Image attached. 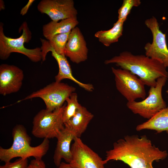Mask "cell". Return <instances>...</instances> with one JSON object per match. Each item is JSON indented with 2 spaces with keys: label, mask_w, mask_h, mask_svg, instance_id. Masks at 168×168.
Masks as SVG:
<instances>
[{
  "label": "cell",
  "mask_w": 168,
  "mask_h": 168,
  "mask_svg": "<svg viewBox=\"0 0 168 168\" xmlns=\"http://www.w3.org/2000/svg\"><path fill=\"white\" fill-rule=\"evenodd\" d=\"M65 105L53 111L40 110L34 117L31 133L35 137L49 139L56 138L64 128L63 114Z\"/></svg>",
  "instance_id": "5b68a950"
},
{
  "label": "cell",
  "mask_w": 168,
  "mask_h": 168,
  "mask_svg": "<svg viewBox=\"0 0 168 168\" xmlns=\"http://www.w3.org/2000/svg\"><path fill=\"white\" fill-rule=\"evenodd\" d=\"M3 24L0 23V58L6 60L13 52L22 54L27 57L31 61L38 62L42 60L40 48L29 49L24 44L27 43L32 37L31 31L26 21H24L19 28V32L22 30L21 35L18 38H13L6 36L4 33Z\"/></svg>",
  "instance_id": "277c9868"
},
{
  "label": "cell",
  "mask_w": 168,
  "mask_h": 168,
  "mask_svg": "<svg viewBox=\"0 0 168 168\" xmlns=\"http://www.w3.org/2000/svg\"><path fill=\"white\" fill-rule=\"evenodd\" d=\"M141 3L140 0H124L118 11V20L124 22L133 7L139 6Z\"/></svg>",
  "instance_id": "7402d4cb"
},
{
  "label": "cell",
  "mask_w": 168,
  "mask_h": 168,
  "mask_svg": "<svg viewBox=\"0 0 168 168\" xmlns=\"http://www.w3.org/2000/svg\"><path fill=\"white\" fill-rule=\"evenodd\" d=\"M75 136L68 128H64L59 133L56 138L57 142L53 156L54 162L57 167L62 159L68 163L72 160V154L70 144Z\"/></svg>",
  "instance_id": "9a60e30c"
},
{
  "label": "cell",
  "mask_w": 168,
  "mask_h": 168,
  "mask_svg": "<svg viewBox=\"0 0 168 168\" xmlns=\"http://www.w3.org/2000/svg\"><path fill=\"white\" fill-rule=\"evenodd\" d=\"M166 151L152 145L146 136L127 135L114 142L113 148L106 152L105 160L120 161L131 168H154L153 163L165 159Z\"/></svg>",
  "instance_id": "6da1fadb"
},
{
  "label": "cell",
  "mask_w": 168,
  "mask_h": 168,
  "mask_svg": "<svg viewBox=\"0 0 168 168\" xmlns=\"http://www.w3.org/2000/svg\"><path fill=\"white\" fill-rule=\"evenodd\" d=\"M87 44L79 28L76 27L70 32L64 52L65 56L73 63L78 64L88 58Z\"/></svg>",
  "instance_id": "5bb4252c"
},
{
  "label": "cell",
  "mask_w": 168,
  "mask_h": 168,
  "mask_svg": "<svg viewBox=\"0 0 168 168\" xmlns=\"http://www.w3.org/2000/svg\"><path fill=\"white\" fill-rule=\"evenodd\" d=\"M144 23L151 31L153 38L152 43H147L144 46L145 55L168 67V48L166 34L160 30L159 23L155 17L146 19Z\"/></svg>",
  "instance_id": "9c48e42d"
},
{
  "label": "cell",
  "mask_w": 168,
  "mask_h": 168,
  "mask_svg": "<svg viewBox=\"0 0 168 168\" xmlns=\"http://www.w3.org/2000/svg\"><path fill=\"white\" fill-rule=\"evenodd\" d=\"M104 63L114 64L120 68L129 71L139 77L145 85L150 87L156 86L159 78L164 77L168 79L166 68L146 55H135L129 51H124L105 60Z\"/></svg>",
  "instance_id": "7a4b0ae2"
},
{
  "label": "cell",
  "mask_w": 168,
  "mask_h": 168,
  "mask_svg": "<svg viewBox=\"0 0 168 168\" xmlns=\"http://www.w3.org/2000/svg\"><path fill=\"white\" fill-rule=\"evenodd\" d=\"M56 168H74L69 163L61 162Z\"/></svg>",
  "instance_id": "484cf974"
},
{
  "label": "cell",
  "mask_w": 168,
  "mask_h": 168,
  "mask_svg": "<svg viewBox=\"0 0 168 168\" xmlns=\"http://www.w3.org/2000/svg\"><path fill=\"white\" fill-rule=\"evenodd\" d=\"M40 40L42 44L40 48L42 61L46 60L48 53L51 52L52 56L58 63L59 70L57 74L55 77V81L60 82L63 79H68L88 91L91 92L94 90V87L92 84L83 83L75 78L72 75L71 66L65 55L57 54L50 46L47 40L42 38H40Z\"/></svg>",
  "instance_id": "8fae6325"
},
{
  "label": "cell",
  "mask_w": 168,
  "mask_h": 168,
  "mask_svg": "<svg viewBox=\"0 0 168 168\" xmlns=\"http://www.w3.org/2000/svg\"><path fill=\"white\" fill-rule=\"evenodd\" d=\"M166 92L168 94V89L166 90Z\"/></svg>",
  "instance_id": "83f0119b"
},
{
  "label": "cell",
  "mask_w": 168,
  "mask_h": 168,
  "mask_svg": "<svg viewBox=\"0 0 168 168\" xmlns=\"http://www.w3.org/2000/svg\"><path fill=\"white\" fill-rule=\"evenodd\" d=\"M28 162V158H20L13 162L5 163L4 165L0 166V168H27Z\"/></svg>",
  "instance_id": "603a6c76"
},
{
  "label": "cell",
  "mask_w": 168,
  "mask_h": 168,
  "mask_svg": "<svg viewBox=\"0 0 168 168\" xmlns=\"http://www.w3.org/2000/svg\"><path fill=\"white\" fill-rule=\"evenodd\" d=\"M168 79L163 77L157 79L155 86L150 87L148 96L140 101L127 102V107L133 113L148 119L166 107L162 95L163 87Z\"/></svg>",
  "instance_id": "8992f818"
},
{
  "label": "cell",
  "mask_w": 168,
  "mask_h": 168,
  "mask_svg": "<svg viewBox=\"0 0 168 168\" xmlns=\"http://www.w3.org/2000/svg\"><path fill=\"white\" fill-rule=\"evenodd\" d=\"M76 90L75 87L67 83L55 81L17 102L40 98L44 101L46 109L52 111L62 106L67 99L75 92Z\"/></svg>",
  "instance_id": "52a82bcc"
},
{
  "label": "cell",
  "mask_w": 168,
  "mask_h": 168,
  "mask_svg": "<svg viewBox=\"0 0 168 168\" xmlns=\"http://www.w3.org/2000/svg\"><path fill=\"white\" fill-rule=\"evenodd\" d=\"M111 70L116 89L128 102L145 98V85L137 76L125 69L112 67Z\"/></svg>",
  "instance_id": "ba28073f"
},
{
  "label": "cell",
  "mask_w": 168,
  "mask_h": 168,
  "mask_svg": "<svg viewBox=\"0 0 168 168\" xmlns=\"http://www.w3.org/2000/svg\"><path fill=\"white\" fill-rule=\"evenodd\" d=\"M24 77L23 70L18 67L7 64L0 65V94L5 96L18 92Z\"/></svg>",
  "instance_id": "4fadbf2b"
},
{
  "label": "cell",
  "mask_w": 168,
  "mask_h": 168,
  "mask_svg": "<svg viewBox=\"0 0 168 168\" xmlns=\"http://www.w3.org/2000/svg\"><path fill=\"white\" fill-rule=\"evenodd\" d=\"M34 1V0H29L26 5L21 10L20 13V14L22 16H24L26 15L28 12L30 7Z\"/></svg>",
  "instance_id": "d4e9b609"
},
{
  "label": "cell",
  "mask_w": 168,
  "mask_h": 168,
  "mask_svg": "<svg viewBox=\"0 0 168 168\" xmlns=\"http://www.w3.org/2000/svg\"><path fill=\"white\" fill-rule=\"evenodd\" d=\"M37 9L54 22L77 17V14L73 0H42L38 3Z\"/></svg>",
  "instance_id": "7c38bea8"
},
{
  "label": "cell",
  "mask_w": 168,
  "mask_h": 168,
  "mask_svg": "<svg viewBox=\"0 0 168 168\" xmlns=\"http://www.w3.org/2000/svg\"><path fill=\"white\" fill-rule=\"evenodd\" d=\"M124 23V22L118 20L111 28L107 30L98 31L95 33L94 36L104 45L109 47L118 42L122 35Z\"/></svg>",
  "instance_id": "d6986e66"
},
{
  "label": "cell",
  "mask_w": 168,
  "mask_h": 168,
  "mask_svg": "<svg viewBox=\"0 0 168 168\" xmlns=\"http://www.w3.org/2000/svg\"><path fill=\"white\" fill-rule=\"evenodd\" d=\"M71 147L72 160L70 163L74 168H105L107 163L96 152L75 137Z\"/></svg>",
  "instance_id": "30bf717a"
},
{
  "label": "cell",
  "mask_w": 168,
  "mask_h": 168,
  "mask_svg": "<svg viewBox=\"0 0 168 168\" xmlns=\"http://www.w3.org/2000/svg\"><path fill=\"white\" fill-rule=\"evenodd\" d=\"M12 134L13 142L11 146L8 148L0 147V160L5 163L17 157L26 159L33 157L35 159H42L49 150V141L47 138H44L37 146H31V138L22 125L15 126Z\"/></svg>",
  "instance_id": "3957f363"
},
{
  "label": "cell",
  "mask_w": 168,
  "mask_h": 168,
  "mask_svg": "<svg viewBox=\"0 0 168 168\" xmlns=\"http://www.w3.org/2000/svg\"><path fill=\"white\" fill-rule=\"evenodd\" d=\"M70 32L56 35L48 40L50 46L57 54L65 55L66 45Z\"/></svg>",
  "instance_id": "44dd1931"
},
{
  "label": "cell",
  "mask_w": 168,
  "mask_h": 168,
  "mask_svg": "<svg viewBox=\"0 0 168 168\" xmlns=\"http://www.w3.org/2000/svg\"><path fill=\"white\" fill-rule=\"evenodd\" d=\"M77 17H71L60 21H51L43 26V34L47 40L59 34L70 32L78 24Z\"/></svg>",
  "instance_id": "e0dca14e"
},
{
  "label": "cell",
  "mask_w": 168,
  "mask_h": 168,
  "mask_svg": "<svg viewBox=\"0 0 168 168\" xmlns=\"http://www.w3.org/2000/svg\"><path fill=\"white\" fill-rule=\"evenodd\" d=\"M66 101L67 104L64 107L63 114L64 124L72 118L82 106L78 102L77 95L75 92L72 93Z\"/></svg>",
  "instance_id": "ffe728a7"
},
{
  "label": "cell",
  "mask_w": 168,
  "mask_h": 168,
  "mask_svg": "<svg viewBox=\"0 0 168 168\" xmlns=\"http://www.w3.org/2000/svg\"><path fill=\"white\" fill-rule=\"evenodd\" d=\"M27 168H46L45 164L42 159H35L31 160Z\"/></svg>",
  "instance_id": "cb8c5ba5"
},
{
  "label": "cell",
  "mask_w": 168,
  "mask_h": 168,
  "mask_svg": "<svg viewBox=\"0 0 168 168\" xmlns=\"http://www.w3.org/2000/svg\"><path fill=\"white\" fill-rule=\"evenodd\" d=\"M5 6L4 1L2 0H0V10L5 9Z\"/></svg>",
  "instance_id": "4316f807"
},
{
  "label": "cell",
  "mask_w": 168,
  "mask_h": 168,
  "mask_svg": "<svg viewBox=\"0 0 168 168\" xmlns=\"http://www.w3.org/2000/svg\"><path fill=\"white\" fill-rule=\"evenodd\" d=\"M94 115L85 107L82 105L75 114L70 120L64 124L76 137H81L86 130Z\"/></svg>",
  "instance_id": "2e32d148"
},
{
  "label": "cell",
  "mask_w": 168,
  "mask_h": 168,
  "mask_svg": "<svg viewBox=\"0 0 168 168\" xmlns=\"http://www.w3.org/2000/svg\"><path fill=\"white\" fill-rule=\"evenodd\" d=\"M144 129L155 130L157 133L166 131L168 134V106L136 127L138 131Z\"/></svg>",
  "instance_id": "ac0fdd59"
}]
</instances>
